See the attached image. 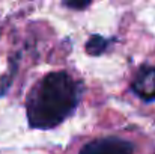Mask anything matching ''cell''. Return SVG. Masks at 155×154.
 <instances>
[{
  "instance_id": "obj_4",
  "label": "cell",
  "mask_w": 155,
  "mask_h": 154,
  "mask_svg": "<svg viewBox=\"0 0 155 154\" xmlns=\"http://www.w3.org/2000/svg\"><path fill=\"white\" fill-rule=\"evenodd\" d=\"M108 44H110V39H105L101 35H92L86 43V51L92 56H100L107 50Z\"/></svg>"
},
{
  "instance_id": "obj_5",
  "label": "cell",
  "mask_w": 155,
  "mask_h": 154,
  "mask_svg": "<svg viewBox=\"0 0 155 154\" xmlns=\"http://www.w3.org/2000/svg\"><path fill=\"white\" fill-rule=\"evenodd\" d=\"M63 5L71 8V9H75V11H83L91 5V2L89 0H86V2H65Z\"/></svg>"
},
{
  "instance_id": "obj_3",
  "label": "cell",
  "mask_w": 155,
  "mask_h": 154,
  "mask_svg": "<svg viewBox=\"0 0 155 154\" xmlns=\"http://www.w3.org/2000/svg\"><path fill=\"white\" fill-rule=\"evenodd\" d=\"M133 92L145 101H155V67H143L131 83Z\"/></svg>"
},
{
  "instance_id": "obj_2",
  "label": "cell",
  "mask_w": 155,
  "mask_h": 154,
  "mask_svg": "<svg viewBox=\"0 0 155 154\" xmlns=\"http://www.w3.org/2000/svg\"><path fill=\"white\" fill-rule=\"evenodd\" d=\"M78 154H134V145L130 141L108 136L87 142Z\"/></svg>"
},
{
  "instance_id": "obj_1",
  "label": "cell",
  "mask_w": 155,
  "mask_h": 154,
  "mask_svg": "<svg viewBox=\"0 0 155 154\" xmlns=\"http://www.w3.org/2000/svg\"><path fill=\"white\" fill-rule=\"evenodd\" d=\"M80 83L66 71L44 76L29 92L26 109L32 128L50 130L62 124L78 106Z\"/></svg>"
}]
</instances>
